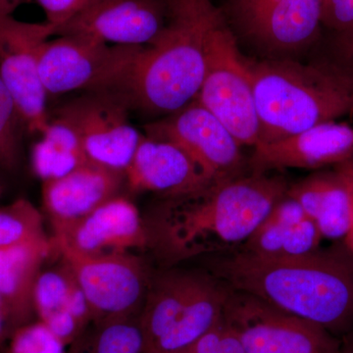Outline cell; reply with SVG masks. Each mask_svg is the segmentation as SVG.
Here are the masks:
<instances>
[{
  "label": "cell",
  "mask_w": 353,
  "mask_h": 353,
  "mask_svg": "<svg viewBox=\"0 0 353 353\" xmlns=\"http://www.w3.org/2000/svg\"><path fill=\"white\" fill-rule=\"evenodd\" d=\"M18 329L17 324L4 299L0 296V347H3L14 332Z\"/></svg>",
  "instance_id": "cell-32"
},
{
  "label": "cell",
  "mask_w": 353,
  "mask_h": 353,
  "mask_svg": "<svg viewBox=\"0 0 353 353\" xmlns=\"http://www.w3.org/2000/svg\"><path fill=\"white\" fill-rule=\"evenodd\" d=\"M1 194H2V185H1V183H0V196H1Z\"/></svg>",
  "instance_id": "cell-36"
},
{
  "label": "cell",
  "mask_w": 353,
  "mask_h": 353,
  "mask_svg": "<svg viewBox=\"0 0 353 353\" xmlns=\"http://www.w3.org/2000/svg\"><path fill=\"white\" fill-rule=\"evenodd\" d=\"M4 345L6 353H67L63 341L39 320L16 330Z\"/></svg>",
  "instance_id": "cell-27"
},
{
  "label": "cell",
  "mask_w": 353,
  "mask_h": 353,
  "mask_svg": "<svg viewBox=\"0 0 353 353\" xmlns=\"http://www.w3.org/2000/svg\"><path fill=\"white\" fill-rule=\"evenodd\" d=\"M54 252L51 238L0 250V296L18 328L34 322V289L46 260Z\"/></svg>",
  "instance_id": "cell-21"
},
{
  "label": "cell",
  "mask_w": 353,
  "mask_h": 353,
  "mask_svg": "<svg viewBox=\"0 0 353 353\" xmlns=\"http://www.w3.org/2000/svg\"><path fill=\"white\" fill-rule=\"evenodd\" d=\"M54 36L48 23H27L6 16L0 18V77L12 95L23 125L43 134L50 117L48 92L39 69L41 46Z\"/></svg>",
  "instance_id": "cell-11"
},
{
  "label": "cell",
  "mask_w": 353,
  "mask_h": 353,
  "mask_svg": "<svg viewBox=\"0 0 353 353\" xmlns=\"http://www.w3.org/2000/svg\"><path fill=\"white\" fill-rule=\"evenodd\" d=\"M196 101L229 130L241 146L259 141L250 62L222 18L209 37L205 73Z\"/></svg>",
  "instance_id": "cell-7"
},
{
  "label": "cell",
  "mask_w": 353,
  "mask_h": 353,
  "mask_svg": "<svg viewBox=\"0 0 353 353\" xmlns=\"http://www.w3.org/2000/svg\"><path fill=\"white\" fill-rule=\"evenodd\" d=\"M289 187L282 176L253 173L169 197L146 226L150 245L171 262L236 250Z\"/></svg>",
  "instance_id": "cell-2"
},
{
  "label": "cell",
  "mask_w": 353,
  "mask_h": 353,
  "mask_svg": "<svg viewBox=\"0 0 353 353\" xmlns=\"http://www.w3.org/2000/svg\"><path fill=\"white\" fill-rule=\"evenodd\" d=\"M166 0H101L58 28L54 36H82L108 44L148 46L165 27Z\"/></svg>",
  "instance_id": "cell-13"
},
{
  "label": "cell",
  "mask_w": 353,
  "mask_h": 353,
  "mask_svg": "<svg viewBox=\"0 0 353 353\" xmlns=\"http://www.w3.org/2000/svg\"><path fill=\"white\" fill-rule=\"evenodd\" d=\"M208 271L338 338L353 332V255L345 241L296 257H263L240 248L213 255Z\"/></svg>",
  "instance_id": "cell-1"
},
{
  "label": "cell",
  "mask_w": 353,
  "mask_h": 353,
  "mask_svg": "<svg viewBox=\"0 0 353 353\" xmlns=\"http://www.w3.org/2000/svg\"><path fill=\"white\" fill-rule=\"evenodd\" d=\"M67 353H145L139 318L90 323Z\"/></svg>",
  "instance_id": "cell-24"
},
{
  "label": "cell",
  "mask_w": 353,
  "mask_h": 353,
  "mask_svg": "<svg viewBox=\"0 0 353 353\" xmlns=\"http://www.w3.org/2000/svg\"><path fill=\"white\" fill-rule=\"evenodd\" d=\"M181 353H245L240 341L224 322Z\"/></svg>",
  "instance_id": "cell-28"
},
{
  "label": "cell",
  "mask_w": 353,
  "mask_h": 353,
  "mask_svg": "<svg viewBox=\"0 0 353 353\" xmlns=\"http://www.w3.org/2000/svg\"><path fill=\"white\" fill-rule=\"evenodd\" d=\"M51 240L85 294L94 322L136 317L141 311L150 282L141 259L130 252L88 254Z\"/></svg>",
  "instance_id": "cell-9"
},
{
  "label": "cell",
  "mask_w": 353,
  "mask_h": 353,
  "mask_svg": "<svg viewBox=\"0 0 353 353\" xmlns=\"http://www.w3.org/2000/svg\"><path fill=\"white\" fill-rule=\"evenodd\" d=\"M338 39L340 59L336 61L353 73V32L350 34H339Z\"/></svg>",
  "instance_id": "cell-33"
},
{
  "label": "cell",
  "mask_w": 353,
  "mask_h": 353,
  "mask_svg": "<svg viewBox=\"0 0 353 353\" xmlns=\"http://www.w3.org/2000/svg\"><path fill=\"white\" fill-rule=\"evenodd\" d=\"M334 168L340 172L341 176L345 179L348 190H350V197H352V221H350V231H348L347 236H345L343 241H345L348 250H350L353 255V157L347 160V161L336 165V166H334Z\"/></svg>",
  "instance_id": "cell-31"
},
{
  "label": "cell",
  "mask_w": 353,
  "mask_h": 353,
  "mask_svg": "<svg viewBox=\"0 0 353 353\" xmlns=\"http://www.w3.org/2000/svg\"><path fill=\"white\" fill-rule=\"evenodd\" d=\"M124 183V174L87 162L68 175L43 182L44 213L53 230L71 224L119 196Z\"/></svg>",
  "instance_id": "cell-18"
},
{
  "label": "cell",
  "mask_w": 353,
  "mask_h": 353,
  "mask_svg": "<svg viewBox=\"0 0 353 353\" xmlns=\"http://www.w3.org/2000/svg\"><path fill=\"white\" fill-rule=\"evenodd\" d=\"M44 238L43 216L31 201L19 199L0 206V250Z\"/></svg>",
  "instance_id": "cell-25"
},
{
  "label": "cell",
  "mask_w": 353,
  "mask_h": 353,
  "mask_svg": "<svg viewBox=\"0 0 353 353\" xmlns=\"http://www.w3.org/2000/svg\"><path fill=\"white\" fill-rule=\"evenodd\" d=\"M166 24L145 46L128 81L132 108L174 113L196 99L209 37L224 16L210 0H166Z\"/></svg>",
  "instance_id": "cell-3"
},
{
  "label": "cell",
  "mask_w": 353,
  "mask_h": 353,
  "mask_svg": "<svg viewBox=\"0 0 353 353\" xmlns=\"http://www.w3.org/2000/svg\"><path fill=\"white\" fill-rule=\"evenodd\" d=\"M32 150V167L43 182L62 178L90 162L74 128L60 116L50 119Z\"/></svg>",
  "instance_id": "cell-22"
},
{
  "label": "cell",
  "mask_w": 353,
  "mask_h": 353,
  "mask_svg": "<svg viewBox=\"0 0 353 353\" xmlns=\"http://www.w3.org/2000/svg\"><path fill=\"white\" fill-rule=\"evenodd\" d=\"M287 196L301 204L323 240H345L352 221V197L345 179L334 167L290 185Z\"/></svg>",
  "instance_id": "cell-20"
},
{
  "label": "cell",
  "mask_w": 353,
  "mask_h": 353,
  "mask_svg": "<svg viewBox=\"0 0 353 353\" xmlns=\"http://www.w3.org/2000/svg\"><path fill=\"white\" fill-rule=\"evenodd\" d=\"M34 307L39 321L66 345L94 322L85 294L62 259L58 266L41 269L34 285Z\"/></svg>",
  "instance_id": "cell-19"
},
{
  "label": "cell",
  "mask_w": 353,
  "mask_h": 353,
  "mask_svg": "<svg viewBox=\"0 0 353 353\" xmlns=\"http://www.w3.org/2000/svg\"><path fill=\"white\" fill-rule=\"evenodd\" d=\"M229 290L209 271L158 276L139 318L145 353H181L214 329L223 321Z\"/></svg>",
  "instance_id": "cell-5"
},
{
  "label": "cell",
  "mask_w": 353,
  "mask_h": 353,
  "mask_svg": "<svg viewBox=\"0 0 353 353\" xmlns=\"http://www.w3.org/2000/svg\"><path fill=\"white\" fill-rule=\"evenodd\" d=\"M223 322L245 353H339L341 339L263 299L230 288Z\"/></svg>",
  "instance_id": "cell-8"
},
{
  "label": "cell",
  "mask_w": 353,
  "mask_h": 353,
  "mask_svg": "<svg viewBox=\"0 0 353 353\" xmlns=\"http://www.w3.org/2000/svg\"><path fill=\"white\" fill-rule=\"evenodd\" d=\"M101 0H36L46 14V23L58 28L67 24Z\"/></svg>",
  "instance_id": "cell-29"
},
{
  "label": "cell",
  "mask_w": 353,
  "mask_h": 353,
  "mask_svg": "<svg viewBox=\"0 0 353 353\" xmlns=\"http://www.w3.org/2000/svg\"><path fill=\"white\" fill-rule=\"evenodd\" d=\"M129 97L121 92H90L57 115L74 128L88 161L124 174L143 139L129 119Z\"/></svg>",
  "instance_id": "cell-10"
},
{
  "label": "cell",
  "mask_w": 353,
  "mask_h": 353,
  "mask_svg": "<svg viewBox=\"0 0 353 353\" xmlns=\"http://www.w3.org/2000/svg\"><path fill=\"white\" fill-rule=\"evenodd\" d=\"M250 68L259 141L353 115V73L338 61L267 60Z\"/></svg>",
  "instance_id": "cell-4"
},
{
  "label": "cell",
  "mask_w": 353,
  "mask_h": 353,
  "mask_svg": "<svg viewBox=\"0 0 353 353\" xmlns=\"http://www.w3.org/2000/svg\"><path fill=\"white\" fill-rule=\"evenodd\" d=\"M145 46L108 44L82 36H59L41 46L39 69L48 94L74 90L121 92Z\"/></svg>",
  "instance_id": "cell-6"
},
{
  "label": "cell",
  "mask_w": 353,
  "mask_h": 353,
  "mask_svg": "<svg viewBox=\"0 0 353 353\" xmlns=\"http://www.w3.org/2000/svg\"><path fill=\"white\" fill-rule=\"evenodd\" d=\"M145 130L150 138L179 146L211 182L238 176L241 145L196 99L170 117L146 125Z\"/></svg>",
  "instance_id": "cell-12"
},
{
  "label": "cell",
  "mask_w": 353,
  "mask_h": 353,
  "mask_svg": "<svg viewBox=\"0 0 353 353\" xmlns=\"http://www.w3.org/2000/svg\"><path fill=\"white\" fill-rule=\"evenodd\" d=\"M319 230L309 218L285 226L263 220L240 250L263 257H296L320 248Z\"/></svg>",
  "instance_id": "cell-23"
},
{
  "label": "cell",
  "mask_w": 353,
  "mask_h": 353,
  "mask_svg": "<svg viewBox=\"0 0 353 353\" xmlns=\"http://www.w3.org/2000/svg\"><path fill=\"white\" fill-rule=\"evenodd\" d=\"M24 127L12 95L0 77V169L15 172L21 162V128Z\"/></svg>",
  "instance_id": "cell-26"
},
{
  "label": "cell",
  "mask_w": 353,
  "mask_h": 353,
  "mask_svg": "<svg viewBox=\"0 0 353 353\" xmlns=\"http://www.w3.org/2000/svg\"><path fill=\"white\" fill-rule=\"evenodd\" d=\"M322 25L338 34L353 32V0H320Z\"/></svg>",
  "instance_id": "cell-30"
},
{
  "label": "cell",
  "mask_w": 353,
  "mask_h": 353,
  "mask_svg": "<svg viewBox=\"0 0 353 353\" xmlns=\"http://www.w3.org/2000/svg\"><path fill=\"white\" fill-rule=\"evenodd\" d=\"M21 0H0V18L12 16Z\"/></svg>",
  "instance_id": "cell-34"
},
{
  "label": "cell",
  "mask_w": 353,
  "mask_h": 353,
  "mask_svg": "<svg viewBox=\"0 0 353 353\" xmlns=\"http://www.w3.org/2000/svg\"><path fill=\"white\" fill-rule=\"evenodd\" d=\"M250 158L253 173L278 169H318L353 157V127L332 121L273 141H259Z\"/></svg>",
  "instance_id": "cell-14"
},
{
  "label": "cell",
  "mask_w": 353,
  "mask_h": 353,
  "mask_svg": "<svg viewBox=\"0 0 353 353\" xmlns=\"http://www.w3.org/2000/svg\"><path fill=\"white\" fill-rule=\"evenodd\" d=\"M243 31L275 50L303 48L322 25L320 0H232Z\"/></svg>",
  "instance_id": "cell-16"
},
{
  "label": "cell",
  "mask_w": 353,
  "mask_h": 353,
  "mask_svg": "<svg viewBox=\"0 0 353 353\" xmlns=\"http://www.w3.org/2000/svg\"><path fill=\"white\" fill-rule=\"evenodd\" d=\"M53 233L55 240L88 254L129 252L150 245L139 209L120 194L81 219L53 230Z\"/></svg>",
  "instance_id": "cell-15"
},
{
  "label": "cell",
  "mask_w": 353,
  "mask_h": 353,
  "mask_svg": "<svg viewBox=\"0 0 353 353\" xmlns=\"http://www.w3.org/2000/svg\"><path fill=\"white\" fill-rule=\"evenodd\" d=\"M339 353H353V332L341 338V345Z\"/></svg>",
  "instance_id": "cell-35"
},
{
  "label": "cell",
  "mask_w": 353,
  "mask_h": 353,
  "mask_svg": "<svg viewBox=\"0 0 353 353\" xmlns=\"http://www.w3.org/2000/svg\"><path fill=\"white\" fill-rule=\"evenodd\" d=\"M125 181L132 192L185 196L214 183L209 181L189 155L170 141L143 137Z\"/></svg>",
  "instance_id": "cell-17"
}]
</instances>
